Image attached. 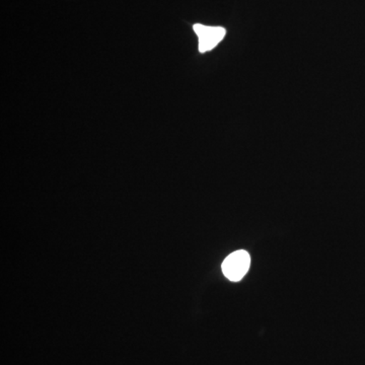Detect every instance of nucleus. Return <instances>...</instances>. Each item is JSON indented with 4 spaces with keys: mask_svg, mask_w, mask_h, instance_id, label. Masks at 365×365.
<instances>
[{
    "mask_svg": "<svg viewBox=\"0 0 365 365\" xmlns=\"http://www.w3.org/2000/svg\"><path fill=\"white\" fill-rule=\"evenodd\" d=\"M251 257L244 250L234 252L227 257L222 263V272L230 281H240L249 271Z\"/></svg>",
    "mask_w": 365,
    "mask_h": 365,
    "instance_id": "obj_1",
    "label": "nucleus"
},
{
    "mask_svg": "<svg viewBox=\"0 0 365 365\" xmlns=\"http://www.w3.org/2000/svg\"><path fill=\"white\" fill-rule=\"evenodd\" d=\"M194 32L198 38V50L200 53H206L215 49L227 35V30L222 26H211L195 24Z\"/></svg>",
    "mask_w": 365,
    "mask_h": 365,
    "instance_id": "obj_2",
    "label": "nucleus"
}]
</instances>
